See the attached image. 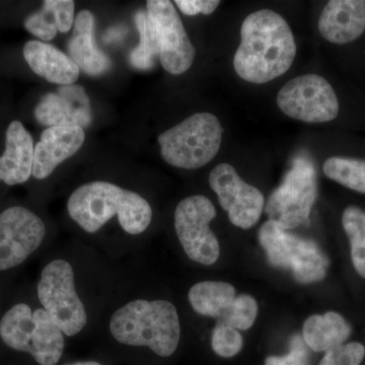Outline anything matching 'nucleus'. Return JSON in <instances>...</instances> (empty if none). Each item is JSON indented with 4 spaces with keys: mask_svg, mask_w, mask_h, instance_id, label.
Masks as SVG:
<instances>
[{
    "mask_svg": "<svg viewBox=\"0 0 365 365\" xmlns=\"http://www.w3.org/2000/svg\"><path fill=\"white\" fill-rule=\"evenodd\" d=\"M67 365H102L98 364V362L96 361H83V362H76V364H67Z\"/></svg>",
    "mask_w": 365,
    "mask_h": 365,
    "instance_id": "32",
    "label": "nucleus"
},
{
    "mask_svg": "<svg viewBox=\"0 0 365 365\" xmlns=\"http://www.w3.org/2000/svg\"><path fill=\"white\" fill-rule=\"evenodd\" d=\"M110 331L121 344L146 346L162 357L176 351L181 336L176 307L160 299H136L120 307L113 314Z\"/></svg>",
    "mask_w": 365,
    "mask_h": 365,
    "instance_id": "3",
    "label": "nucleus"
},
{
    "mask_svg": "<svg viewBox=\"0 0 365 365\" xmlns=\"http://www.w3.org/2000/svg\"><path fill=\"white\" fill-rule=\"evenodd\" d=\"M85 140V131L81 127H48L35 145L33 177L37 180L49 177L60 163L81 150Z\"/></svg>",
    "mask_w": 365,
    "mask_h": 365,
    "instance_id": "15",
    "label": "nucleus"
},
{
    "mask_svg": "<svg viewBox=\"0 0 365 365\" xmlns=\"http://www.w3.org/2000/svg\"><path fill=\"white\" fill-rule=\"evenodd\" d=\"M33 137L18 120L11 122L6 129V148L0 155V181L9 186L24 184L33 174Z\"/></svg>",
    "mask_w": 365,
    "mask_h": 365,
    "instance_id": "17",
    "label": "nucleus"
},
{
    "mask_svg": "<svg viewBox=\"0 0 365 365\" xmlns=\"http://www.w3.org/2000/svg\"><path fill=\"white\" fill-rule=\"evenodd\" d=\"M265 365H307V351L299 336L292 340V349L287 356H270Z\"/></svg>",
    "mask_w": 365,
    "mask_h": 365,
    "instance_id": "29",
    "label": "nucleus"
},
{
    "mask_svg": "<svg viewBox=\"0 0 365 365\" xmlns=\"http://www.w3.org/2000/svg\"><path fill=\"white\" fill-rule=\"evenodd\" d=\"M175 4L180 11L187 16L196 14H211L217 9L220 2L218 0H176Z\"/></svg>",
    "mask_w": 365,
    "mask_h": 365,
    "instance_id": "31",
    "label": "nucleus"
},
{
    "mask_svg": "<svg viewBox=\"0 0 365 365\" xmlns=\"http://www.w3.org/2000/svg\"><path fill=\"white\" fill-rule=\"evenodd\" d=\"M351 333V327L336 312L309 317L302 329L304 342L314 352H326L344 344Z\"/></svg>",
    "mask_w": 365,
    "mask_h": 365,
    "instance_id": "20",
    "label": "nucleus"
},
{
    "mask_svg": "<svg viewBox=\"0 0 365 365\" xmlns=\"http://www.w3.org/2000/svg\"><path fill=\"white\" fill-rule=\"evenodd\" d=\"M277 105L288 117L307 123H325L339 114V102L332 86L317 74L288 81L278 93Z\"/></svg>",
    "mask_w": 365,
    "mask_h": 365,
    "instance_id": "10",
    "label": "nucleus"
},
{
    "mask_svg": "<svg viewBox=\"0 0 365 365\" xmlns=\"http://www.w3.org/2000/svg\"><path fill=\"white\" fill-rule=\"evenodd\" d=\"M342 225L350 242L353 267L365 278V212L356 206H349L342 215Z\"/></svg>",
    "mask_w": 365,
    "mask_h": 365,
    "instance_id": "23",
    "label": "nucleus"
},
{
    "mask_svg": "<svg viewBox=\"0 0 365 365\" xmlns=\"http://www.w3.org/2000/svg\"><path fill=\"white\" fill-rule=\"evenodd\" d=\"M23 54L34 73L49 83L71 86L78 81L81 73L78 66L53 45L31 40L24 46Z\"/></svg>",
    "mask_w": 365,
    "mask_h": 365,
    "instance_id": "18",
    "label": "nucleus"
},
{
    "mask_svg": "<svg viewBox=\"0 0 365 365\" xmlns=\"http://www.w3.org/2000/svg\"><path fill=\"white\" fill-rule=\"evenodd\" d=\"M146 7L157 35L160 63L170 74L184 73L193 64L195 48L174 4L169 0H148Z\"/></svg>",
    "mask_w": 365,
    "mask_h": 365,
    "instance_id": "11",
    "label": "nucleus"
},
{
    "mask_svg": "<svg viewBox=\"0 0 365 365\" xmlns=\"http://www.w3.org/2000/svg\"><path fill=\"white\" fill-rule=\"evenodd\" d=\"M222 127L211 113H197L158 136L160 155L173 167L195 170L210 163L222 145Z\"/></svg>",
    "mask_w": 365,
    "mask_h": 365,
    "instance_id": "5",
    "label": "nucleus"
},
{
    "mask_svg": "<svg viewBox=\"0 0 365 365\" xmlns=\"http://www.w3.org/2000/svg\"><path fill=\"white\" fill-rule=\"evenodd\" d=\"M135 24L138 28L140 40L139 45L131 52L130 63L140 71L153 68L158 57L160 58L157 35L148 13L139 11L135 14Z\"/></svg>",
    "mask_w": 365,
    "mask_h": 365,
    "instance_id": "22",
    "label": "nucleus"
},
{
    "mask_svg": "<svg viewBox=\"0 0 365 365\" xmlns=\"http://www.w3.org/2000/svg\"><path fill=\"white\" fill-rule=\"evenodd\" d=\"M24 26L29 33L40 40H52L58 32V25L50 0H45L39 11L26 16Z\"/></svg>",
    "mask_w": 365,
    "mask_h": 365,
    "instance_id": "26",
    "label": "nucleus"
},
{
    "mask_svg": "<svg viewBox=\"0 0 365 365\" xmlns=\"http://www.w3.org/2000/svg\"><path fill=\"white\" fill-rule=\"evenodd\" d=\"M36 120L44 126H88L91 122L90 98L78 85L60 86L56 93L43 96L36 106Z\"/></svg>",
    "mask_w": 365,
    "mask_h": 365,
    "instance_id": "14",
    "label": "nucleus"
},
{
    "mask_svg": "<svg viewBox=\"0 0 365 365\" xmlns=\"http://www.w3.org/2000/svg\"><path fill=\"white\" fill-rule=\"evenodd\" d=\"M242 337L237 329L218 322L213 330L211 346L218 356L230 359L235 356L242 348Z\"/></svg>",
    "mask_w": 365,
    "mask_h": 365,
    "instance_id": "27",
    "label": "nucleus"
},
{
    "mask_svg": "<svg viewBox=\"0 0 365 365\" xmlns=\"http://www.w3.org/2000/svg\"><path fill=\"white\" fill-rule=\"evenodd\" d=\"M257 314H258V304L254 297L248 294H242L235 297L234 304L220 322L237 330L246 331L254 325Z\"/></svg>",
    "mask_w": 365,
    "mask_h": 365,
    "instance_id": "25",
    "label": "nucleus"
},
{
    "mask_svg": "<svg viewBox=\"0 0 365 365\" xmlns=\"http://www.w3.org/2000/svg\"><path fill=\"white\" fill-rule=\"evenodd\" d=\"M297 54L292 29L279 14L262 9L242 21L234 67L240 78L262 85L290 68Z\"/></svg>",
    "mask_w": 365,
    "mask_h": 365,
    "instance_id": "1",
    "label": "nucleus"
},
{
    "mask_svg": "<svg viewBox=\"0 0 365 365\" xmlns=\"http://www.w3.org/2000/svg\"><path fill=\"white\" fill-rule=\"evenodd\" d=\"M259 241L271 265L289 269L297 282L309 284L326 277L328 258L311 240L289 234L268 220L260 228Z\"/></svg>",
    "mask_w": 365,
    "mask_h": 365,
    "instance_id": "6",
    "label": "nucleus"
},
{
    "mask_svg": "<svg viewBox=\"0 0 365 365\" xmlns=\"http://www.w3.org/2000/svg\"><path fill=\"white\" fill-rule=\"evenodd\" d=\"M209 185L235 227L249 230L260 220L265 205L263 194L256 187L242 181L232 165H216L209 175Z\"/></svg>",
    "mask_w": 365,
    "mask_h": 365,
    "instance_id": "12",
    "label": "nucleus"
},
{
    "mask_svg": "<svg viewBox=\"0 0 365 365\" xmlns=\"http://www.w3.org/2000/svg\"><path fill=\"white\" fill-rule=\"evenodd\" d=\"M322 37L334 44H347L365 31V0H331L319 19Z\"/></svg>",
    "mask_w": 365,
    "mask_h": 365,
    "instance_id": "16",
    "label": "nucleus"
},
{
    "mask_svg": "<svg viewBox=\"0 0 365 365\" xmlns=\"http://www.w3.org/2000/svg\"><path fill=\"white\" fill-rule=\"evenodd\" d=\"M316 198L314 165L306 158H297L282 184L269 197L265 206L269 222L285 230L299 227L311 215Z\"/></svg>",
    "mask_w": 365,
    "mask_h": 365,
    "instance_id": "8",
    "label": "nucleus"
},
{
    "mask_svg": "<svg viewBox=\"0 0 365 365\" xmlns=\"http://www.w3.org/2000/svg\"><path fill=\"white\" fill-rule=\"evenodd\" d=\"M0 337L9 347L29 353L41 365H55L64 350L63 333L44 309L19 304L0 321Z\"/></svg>",
    "mask_w": 365,
    "mask_h": 365,
    "instance_id": "4",
    "label": "nucleus"
},
{
    "mask_svg": "<svg viewBox=\"0 0 365 365\" xmlns=\"http://www.w3.org/2000/svg\"><path fill=\"white\" fill-rule=\"evenodd\" d=\"M93 28V14L88 11H81L74 20L73 36L68 42V52L79 71L97 76L109 71L112 62L105 53L96 47Z\"/></svg>",
    "mask_w": 365,
    "mask_h": 365,
    "instance_id": "19",
    "label": "nucleus"
},
{
    "mask_svg": "<svg viewBox=\"0 0 365 365\" xmlns=\"http://www.w3.org/2000/svg\"><path fill=\"white\" fill-rule=\"evenodd\" d=\"M188 297L197 313L222 319L237 297L235 287L230 283L204 281L191 287Z\"/></svg>",
    "mask_w": 365,
    "mask_h": 365,
    "instance_id": "21",
    "label": "nucleus"
},
{
    "mask_svg": "<svg viewBox=\"0 0 365 365\" xmlns=\"http://www.w3.org/2000/svg\"><path fill=\"white\" fill-rule=\"evenodd\" d=\"M45 223L21 206L0 213V271L9 270L26 261L42 244Z\"/></svg>",
    "mask_w": 365,
    "mask_h": 365,
    "instance_id": "13",
    "label": "nucleus"
},
{
    "mask_svg": "<svg viewBox=\"0 0 365 365\" xmlns=\"http://www.w3.org/2000/svg\"><path fill=\"white\" fill-rule=\"evenodd\" d=\"M215 216V205L202 195L185 198L175 211V227L185 253L202 265H212L220 258V242L209 227Z\"/></svg>",
    "mask_w": 365,
    "mask_h": 365,
    "instance_id": "9",
    "label": "nucleus"
},
{
    "mask_svg": "<svg viewBox=\"0 0 365 365\" xmlns=\"http://www.w3.org/2000/svg\"><path fill=\"white\" fill-rule=\"evenodd\" d=\"M67 210L86 232L93 234L114 216L130 235L143 234L153 220L150 203L135 193L108 182L83 185L71 194Z\"/></svg>",
    "mask_w": 365,
    "mask_h": 365,
    "instance_id": "2",
    "label": "nucleus"
},
{
    "mask_svg": "<svg viewBox=\"0 0 365 365\" xmlns=\"http://www.w3.org/2000/svg\"><path fill=\"white\" fill-rule=\"evenodd\" d=\"M60 33L71 31L74 23V1L72 0H50Z\"/></svg>",
    "mask_w": 365,
    "mask_h": 365,
    "instance_id": "30",
    "label": "nucleus"
},
{
    "mask_svg": "<svg viewBox=\"0 0 365 365\" xmlns=\"http://www.w3.org/2000/svg\"><path fill=\"white\" fill-rule=\"evenodd\" d=\"M37 292L46 313L64 335H76L85 328L88 316L76 294L73 269L68 262L58 259L46 265Z\"/></svg>",
    "mask_w": 365,
    "mask_h": 365,
    "instance_id": "7",
    "label": "nucleus"
},
{
    "mask_svg": "<svg viewBox=\"0 0 365 365\" xmlns=\"http://www.w3.org/2000/svg\"><path fill=\"white\" fill-rule=\"evenodd\" d=\"M364 356V346L361 343L351 342L326 351L319 365H359Z\"/></svg>",
    "mask_w": 365,
    "mask_h": 365,
    "instance_id": "28",
    "label": "nucleus"
},
{
    "mask_svg": "<svg viewBox=\"0 0 365 365\" xmlns=\"http://www.w3.org/2000/svg\"><path fill=\"white\" fill-rule=\"evenodd\" d=\"M323 170L329 179L346 188L365 194V160L334 157L328 158Z\"/></svg>",
    "mask_w": 365,
    "mask_h": 365,
    "instance_id": "24",
    "label": "nucleus"
}]
</instances>
